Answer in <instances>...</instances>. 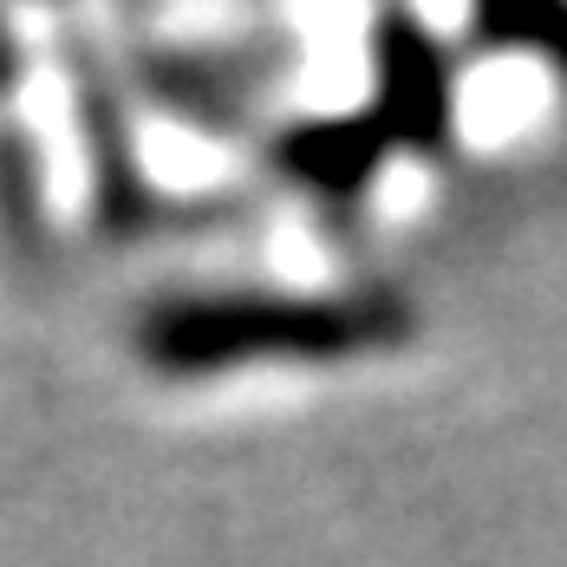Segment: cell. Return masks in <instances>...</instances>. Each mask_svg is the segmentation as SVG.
<instances>
[{"instance_id": "3", "label": "cell", "mask_w": 567, "mask_h": 567, "mask_svg": "<svg viewBox=\"0 0 567 567\" xmlns=\"http://www.w3.org/2000/svg\"><path fill=\"white\" fill-rule=\"evenodd\" d=\"M456 99H463V53L411 7L379 0L365 33V105L359 112L385 131L398 157H451Z\"/></svg>"}, {"instance_id": "1", "label": "cell", "mask_w": 567, "mask_h": 567, "mask_svg": "<svg viewBox=\"0 0 567 567\" xmlns=\"http://www.w3.org/2000/svg\"><path fill=\"white\" fill-rule=\"evenodd\" d=\"M417 333L392 281H176L137 300L131 359L157 385H216L241 372H327L385 359Z\"/></svg>"}, {"instance_id": "2", "label": "cell", "mask_w": 567, "mask_h": 567, "mask_svg": "<svg viewBox=\"0 0 567 567\" xmlns=\"http://www.w3.org/2000/svg\"><path fill=\"white\" fill-rule=\"evenodd\" d=\"M124 85L209 137H268L281 124V85L293 72V47L281 27L209 33V40H144L117 65Z\"/></svg>"}, {"instance_id": "7", "label": "cell", "mask_w": 567, "mask_h": 567, "mask_svg": "<svg viewBox=\"0 0 567 567\" xmlns=\"http://www.w3.org/2000/svg\"><path fill=\"white\" fill-rule=\"evenodd\" d=\"M13 79H20V40H13V20L0 13V99L13 92Z\"/></svg>"}, {"instance_id": "6", "label": "cell", "mask_w": 567, "mask_h": 567, "mask_svg": "<svg viewBox=\"0 0 567 567\" xmlns=\"http://www.w3.org/2000/svg\"><path fill=\"white\" fill-rule=\"evenodd\" d=\"M463 53L522 59L567 99V0H463Z\"/></svg>"}, {"instance_id": "5", "label": "cell", "mask_w": 567, "mask_h": 567, "mask_svg": "<svg viewBox=\"0 0 567 567\" xmlns=\"http://www.w3.org/2000/svg\"><path fill=\"white\" fill-rule=\"evenodd\" d=\"M79 112H85V157H92V196H99L105 235L131 241L151 228H171L176 203H164L157 183L144 176V157L124 124V72H105V59L79 53Z\"/></svg>"}, {"instance_id": "4", "label": "cell", "mask_w": 567, "mask_h": 567, "mask_svg": "<svg viewBox=\"0 0 567 567\" xmlns=\"http://www.w3.org/2000/svg\"><path fill=\"white\" fill-rule=\"evenodd\" d=\"M261 157L327 228H352L398 151L365 112H287L261 137Z\"/></svg>"}]
</instances>
